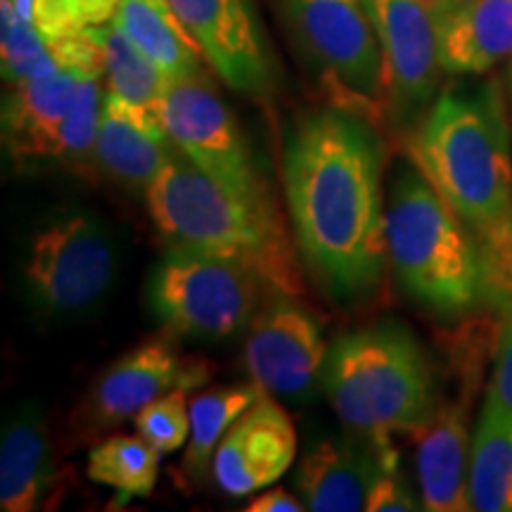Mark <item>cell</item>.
<instances>
[{
	"instance_id": "cell-20",
	"label": "cell",
	"mask_w": 512,
	"mask_h": 512,
	"mask_svg": "<svg viewBox=\"0 0 512 512\" xmlns=\"http://www.w3.org/2000/svg\"><path fill=\"white\" fill-rule=\"evenodd\" d=\"M55 486V460L46 422L34 403H27L3 427L0 441V508L31 512Z\"/></svg>"
},
{
	"instance_id": "cell-21",
	"label": "cell",
	"mask_w": 512,
	"mask_h": 512,
	"mask_svg": "<svg viewBox=\"0 0 512 512\" xmlns=\"http://www.w3.org/2000/svg\"><path fill=\"white\" fill-rule=\"evenodd\" d=\"M114 24L171 79L202 72V50L169 0H119Z\"/></svg>"
},
{
	"instance_id": "cell-19",
	"label": "cell",
	"mask_w": 512,
	"mask_h": 512,
	"mask_svg": "<svg viewBox=\"0 0 512 512\" xmlns=\"http://www.w3.org/2000/svg\"><path fill=\"white\" fill-rule=\"evenodd\" d=\"M415 439L422 508L432 512L472 510L467 491L470 446L465 408L460 403H441Z\"/></svg>"
},
{
	"instance_id": "cell-28",
	"label": "cell",
	"mask_w": 512,
	"mask_h": 512,
	"mask_svg": "<svg viewBox=\"0 0 512 512\" xmlns=\"http://www.w3.org/2000/svg\"><path fill=\"white\" fill-rule=\"evenodd\" d=\"M185 394L188 389H174L133 415L136 434L155 446L162 456L178 451L190 439V403Z\"/></svg>"
},
{
	"instance_id": "cell-29",
	"label": "cell",
	"mask_w": 512,
	"mask_h": 512,
	"mask_svg": "<svg viewBox=\"0 0 512 512\" xmlns=\"http://www.w3.org/2000/svg\"><path fill=\"white\" fill-rule=\"evenodd\" d=\"M366 510L368 512L418 510L415 498L411 496V491L406 489V484H403L399 470H396V460H392V463H384L382 470L377 472L373 484H370Z\"/></svg>"
},
{
	"instance_id": "cell-15",
	"label": "cell",
	"mask_w": 512,
	"mask_h": 512,
	"mask_svg": "<svg viewBox=\"0 0 512 512\" xmlns=\"http://www.w3.org/2000/svg\"><path fill=\"white\" fill-rule=\"evenodd\" d=\"M392 446L366 439L358 446L349 439H320L306 448L294 484L306 510L358 512L366 510L370 484L384 463H392Z\"/></svg>"
},
{
	"instance_id": "cell-4",
	"label": "cell",
	"mask_w": 512,
	"mask_h": 512,
	"mask_svg": "<svg viewBox=\"0 0 512 512\" xmlns=\"http://www.w3.org/2000/svg\"><path fill=\"white\" fill-rule=\"evenodd\" d=\"M320 382L344 427L377 446H389L394 434H418L434 413L430 361L396 325L339 337Z\"/></svg>"
},
{
	"instance_id": "cell-16",
	"label": "cell",
	"mask_w": 512,
	"mask_h": 512,
	"mask_svg": "<svg viewBox=\"0 0 512 512\" xmlns=\"http://www.w3.org/2000/svg\"><path fill=\"white\" fill-rule=\"evenodd\" d=\"M88 74L83 69H60L41 79L12 83L3 107V133L17 164L57 159L62 126Z\"/></svg>"
},
{
	"instance_id": "cell-31",
	"label": "cell",
	"mask_w": 512,
	"mask_h": 512,
	"mask_svg": "<svg viewBox=\"0 0 512 512\" xmlns=\"http://www.w3.org/2000/svg\"><path fill=\"white\" fill-rule=\"evenodd\" d=\"M302 510H306L302 498L287 494L283 486H275V489L252 498L249 505H245V512H302Z\"/></svg>"
},
{
	"instance_id": "cell-3",
	"label": "cell",
	"mask_w": 512,
	"mask_h": 512,
	"mask_svg": "<svg viewBox=\"0 0 512 512\" xmlns=\"http://www.w3.org/2000/svg\"><path fill=\"white\" fill-rule=\"evenodd\" d=\"M415 164L477 233L512 219V157L496 86L444 91L413 145Z\"/></svg>"
},
{
	"instance_id": "cell-13",
	"label": "cell",
	"mask_w": 512,
	"mask_h": 512,
	"mask_svg": "<svg viewBox=\"0 0 512 512\" xmlns=\"http://www.w3.org/2000/svg\"><path fill=\"white\" fill-rule=\"evenodd\" d=\"M297 453V432L283 408L264 392L221 439L214 453L216 484L228 496H249L278 482Z\"/></svg>"
},
{
	"instance_id": "cell-12",
	"label": "cell",
	"mask_w": 512,
	"mask_h": 512,
	"mask_svg": "<svg viewBox=\"0 0 512 512\" xmlns=\"http://www.w3.org/2000/svg\"><path fill=\"white\" fill-rule=\"evenodd\" d=\"M204 60L235 91L256 93L271 83V57L249 0H169Z\"/></svg>"
},
{
	"instance_id": "cell-6",
	"label": "cell",
	"mask_w": 512,
	"mask_h": 512,
	"mask_svg": "<svg viewBox=\"0 0 512 512\" xmlns=\"http://www.w3.org/2000/svg\"><path fill=\"white\" fill-rule=\"evenodd\" d=\"M261 283L252 268L228 256L174 247L152 273L147 299L176 335L223 339L252 323Z\"/></svg>"
},
{
	"instance_id": "cell-25",
	"label": "cell",
	"mask_w": 512,
	"mask_h": 512,
	"mask_svg": "<svg viewBox=\"0 0 512 512\" xmlns=\"http://www.w3.org/2000/svg\"><path fill=\"white\" fill-rule=\"evenodd\" d=\"M159 456L155 446L136 434H117L88 453V477L117 491V503L147 498L157 484Z\"/></svg>"
},
{
	"instance_id": "cell-17",
	"label": "cell",
	"mask_w": 512,
	"mask_h": 512,
	"mask_svg": "<svg viewBox=\"0 0 512 512\" xmlns=\"http://www.w3.org/2000/svg\"><path fill=\"white\" fill-rule=\"evenodd\" d=\"M176 152L155 110L105 95L93 155L102 171L133 188H147Z\"/></svg>"
},
{
	"instance_id": "cell-27",
	"label": "cell",
	"mask_w": 512,
	"mask_h": 512,
	"mask_svg": "<svg viewBox=\"0 0 512 512\" xmlns=\"http://www.w3.org/2000/svg\"><path fill=\"white\" fill-rule=\"evenodd\" d=\"M100 76L102 74H88L81 81L72 112H69L60 133L57 159H62V162H88L95 155V138H98L102 102H105Z\"/></svg>"
},
{
	"instance_id": "cell-26",
	"label": "cell",
	"mask_w": 512,
	"mask_h": 512,
	"mask_svg": "<svg viewBox=\"0 0 512 512\" xmlns=\"http://www.w3.org/2000/svg\"><path fill=\"white\" fill-rule=\"evenodd\" d=\"M19 17L46 38H62L102 27L117 15L119 0H10Z\"/></svg>"
},
{
	"instance_id": "cell-11",
	"label": "cell",
	"mask_w": 512,
	"mask_h": 512,
	"mask_svg": "<svg viewBox=\"0 0 512 512\" xmlns=\"http://www.w3.org/2000/svg\"><path fill=\"white\" fill-rule=\"evenodd\" d=\"M384 57L387 100L413 117L439 88L437 17L420 0H366Z\"/></svg>"
},
{
	"instance_id": "cell-9",
	"label": "cell",
	"mask_w": 512,
	"mask_h": 512,
	"mask_svg": "<svg viewBox=\"0 0 512 512\" xmlns=\"http://www.w3.org/2000/svg\"><path fill=\"white\" fill-rule=\"evenodd\" d=\"M155 114L171 143L197 166L238 190H261L238 121L202 72L174 79Z\"/></svg>"
},
{
	"instance_id": "cell-23",
	"label": "cell",
	"mask_w": 512,
	"mask_h": 512,
	"mask_svg": "<svg viewBox=\"0 0 512 512\" xmlns=\"http://www.w3.org/2000/svg\"><path fill=\"white\" fill-rule=\"evenodd\" d=\"M266 389L259 384H228L197 394L190 401V439L185 470L200 477L214 463V453L233 422L247 411Z\"/></svg>"
},
{
	"instance_id": "cell-7",
	"label": "cell",
	"mask_w": 512,
	"mask_h": 512,
	"mask_svg": "<svg viewBox=\"0 0 512 512\" xmlns=\"http://www.w3.org/2000/svg\"><path fill=\"white\" fill-rule=\"evenodd\" d=\"M299 46L337 107L370 114L387 100L384 57L366 0H285Z\"/></svg>"
},
{
	"instance_id": "cell-33",
	"label": "cell",
	"mask_w": 512,
	"mask_h": 512,
	"mask_svg": "<svg viewBox=\"0 0 512 512\" xmlns=\"http://www.w3.org/2000/svg\"><path fill=\"white\" fill-rule=\"evenodd\" d=\"M510 86H512V74H510Z\"/></svg>"
},
{
	"instance_id": "cell-14",
	"label": "cell",
	"mask_w": 512,
	"mask_h": 512,
	"mask_svg": "<svg viewBox=\"0 0 512 512\" xmlns=\"http://www.w3.org/2000/svg\"><path fill=\"white\" fill-rule=\"evenodd\" d=\"M209 373L202 358L185 361L166 339H147L105 370L93 389L91 415L100 425H117L174 389L200 387Z\"/></svg>"
},
{
	"instance_id": "cell-32",
	"label": "cell",
	"mask_w": 512,
	"mask_h": 512,
	"mask_svg": "<svg viewBox=\"0 0 512 512\" xmlns=\"http://www.w3.org/2000/svg\"><path fill=\"white\" fill-rule=\"evenodd\" d=\"M420 3L425 5V8L430 10L434 17H439V15H444V12L451 10L453 5H458L460 0H420Z\"/></svg>"
},
{
	"instance_id": "cell-5",
	"label": "cell",
	"mask_w": 512,
	"mask_h": 512,
	"mask_svg": "<svg viewBox=\"0 0 512 512\" xmlns=\"http://www.w3.org/2000/svg\"><path fill=\"white\" fill-rule=\"evenodd\" d=\"M425 174L401 171L387 209V254L401 285L441 313L472 309L486 292L477 242Z\"/></svg>"
},
{
	"instance_id": "cell-22",
	"label": "cell",
	"mask_w": 512,
	"mask_h": 512,
	"mask_svg": "<svg viewBox=\"0 0 512 512\" xmlns=\"http://www.w3.org/2000/svg\"><path fill=\"white\" fill-rule=\"evenodd\" d=\"M467 491L472 510H512V413L484 406L470 444Z\"/></svg>"
},
{
	"instance_id": "cell-10",
	"label": "cell",
	"mask_w": 512,
	"mask_h": 512,
	"mask_svg": "<svg viewBox=\"0 0 512 512\" xmlns=\"http://www.w3.org/2000/svg\"><path fill=\"white\" fill-rule=\"evenodd\" d=\"M328 358L316 318L292 297H275L252 320L245 344V366L268 394L299 399L311 392Z\"/></svg>"
},
{
	"instance_id": "cell-30",
	"label": "cell",
	"mask_w": 512,
	"mask_h": 512,
	"mask_svg": "<svg viewBox=\"0 0 512 512\" xmlns=\"http://www.w3.org/2000/svg\"><path fill=\"white\" fill-rule=\"evenodd\" d=\"M484 406L512 413V306H510V318L503 330L501 347H498L494 375H491Z\"/></svg>"
},
{
	"instance_id": "cell-1",
	"label": "cell",
	"mask_w": 512,
	"mask_h": 512,
	"mask_svg": "<svg viewBox=\"0 0 512 512\" xmlns=\"http://www.w3.org/2000/svg\"><path fill=\"white\" fill-rule=\"evenodd\" d=\"M285 190L299 247L330 290H370L389 254L380 145L366 121L344 107L299 121L285 147Z\"/></svg>"
},
{
	"instance_id": "cell-18",
	"label": "cell",
	"mask_w": 512,
	"mask_h": 512,
	"mask_svg": "<svg viewBox=\"0 0 512 512\" xmlns=\"http://www.w3.org/2000/svg\"><path fill=\"white\" fill-rule=\"evenodd\" d=\"M446 74H484L512 62V0H460L437 17Z\"/></svg>"
},
{
	"instance_id": "cell-2",
	"label": "cell",
	"mask_w": 512,
	"mask_h": 512,
	"mask_svg": "<svg viewBox=\"0 0 512 512\" xmlns=\"http://www.w3.org/2000/svg\"><path fill=\"white\" fill-rule=\"evenodd\" d=\"M145 195L152 221L171 247L228 256L278 294H302L292 242L264 188H233L178 150Z\"/></svg>"
},
{
	"instance_id": "cell-8",
	"label": "cell",
	"mask_w": 512,
	"mask_h": 512,
	"mask_svg": "<svg viewBox=\"0 0 512 512\" xmlns=\"http://www.w3.org/2000/svg\"><path fill=\"white\" fill-rule=\"evenodd\" d=\"M117 252L107 228L91 214H64L31 240L24 264L34 302L50 313L83 311L110 290Z\"/></svg>"
},
{
	"instance_id": "cell-24",
	"label": "cell",
	"mask_w": 512,
	"mask_h": 512,
	"mask_svg": "<svg viewBox=\"0 0 512 512\" xmlns=\"http://www.w3.org/2000/svg\"><path fill=\"white\" fill-rule=\"evenodd\" d=\"M102 46V62H105L107 93L131 102L138 107L155 110L157 100L162 98L169 83L174 81L162 67L140 50L136 43L121 31L117 24L107 22L95 27Z\"/></svg>"
}]
</instances>
